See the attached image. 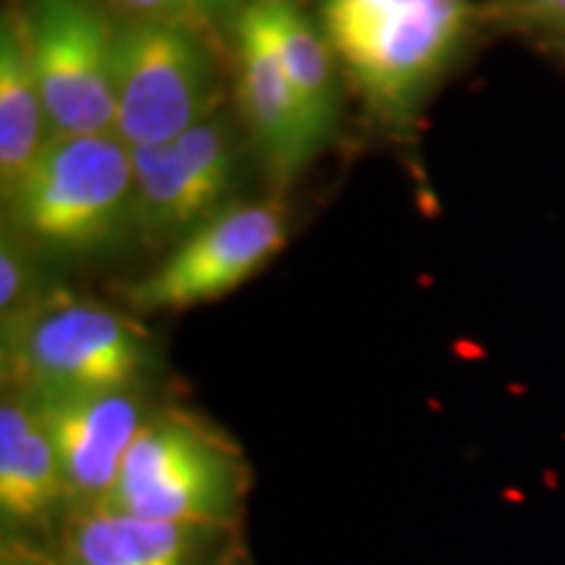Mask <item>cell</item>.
Returning a JSON list of instances; mask_svg holds the SVG:
<instances>
[{"instance_id":"9a60e30c","label":"cell","mask_w":565,"mask_h":565,"mask_svg":"<svg viewBox=\"0 0 565 565\" xmlns=\"http://www.w3.org/2000/svg\"><path fill=\"white\" fill-rule=\"evenodd\" d=\"M477 19L519 32H545L565 38V0H490Z\"/></svg>"},{"instance_id":"7a4b0ae2","label":"cell","mask_w":565,"mask_h":565,"mask_svg":"<svg viewBox=\"0 0 565 565\" xmlns=\"http://www.w3.org/2000/svg\"><path fill=\"white\" fill-rule=\"evenodd\" d=\"M150 366L145 330L97 301L47 294L3 320L6 391L21 398L141 387Z\"/></svg>"},{"instance_id":"ba28073f","label":"cell","mask_w":565,"mask_h":565,"mask_svg":"<svg viewBox=\"0 0 565 565\" xmlns=\"http://www.w3.org/2000/svg\"><path fill=\"white\" fill-rule=\"evenodd\" d=\"M40 414L58 456L68 511L100 505L154 408L141 387L24 398Z\"/></svg>"},{"instance_id":"8992f818","label":"cell","mask_w":565,"mask_h":565,"mask_svg":"<svg viewBox=\"0 0 565 565\" xmlns=\"http://www.w3.org/2000/svg\"><path fill=\"white\" fill-rule=\"evenodd\" d=\"M21 17L53 137L116 134V21L95 0H30Z\"/></svg>"},{"instance_id":"2e32d148","label":"cell","mask_w":565,"mask_h":565,"mask_svg":"<svg viewBox=\"0 0 565 565\" xmlns=\"http://www.w3.org/2000/svg\"><path fill=\"white\" fill-rule=\"evenodd\" d=\"M38 299L30 254L24 252L19 238L3 233V238H0V315L6 320V317H13Z\"/></svg>"},{"instance_id":"5bb4252c","label":"cell","mask_w":565,"mask_h":565,"mask_svg":"<svg viewBox=\"0 0 565 565\" xmlns=\"http://www.w3.org/2000/svg\"><path fill=\"white\" fill-rule=\"evenodd\" d=\"M134 168V221L141 236L150 242L186 238L210 223L215 212L183 171L173 145L131 147Z\"/></svg>"},{"instance_id":"6da1fadb","label":"cell","mask_w":565,"mask_h":565,"mask_svg":"<svg viewBox=\"0 0 565 565\" xmlns=\"http://www.w3.org/2000/svg\"><path fill=\"white\" fill-rule=\"evenodd\" d=\"M320 30L374 116L406 129L469 32L471 0H317Z\"/></svg>"},{"instance_id":"8fae6325","label":"cell","mask_w":565,"mask_h":565,"mask_svg":"<svg viewBox=\"0 0 565 565\" xmlns=\"http://www.w3.org/2000/svg\"><path fill=\"white\" fill-rule=\"evenodd\" d=\"M68 513V494L53 440L40 414L17 393L0 404V519L6 532L51 526Z\"/></svg>"},{"instance_id":"3957f363","label":"cell","mask_w":565,"mask_h":565,"mask_svg":"<svg viewBox=\"0 0 565 565\" xmlns=\"http://www.w3.org/2000/svg\"><path fill=\"white\" fill-rule=\"evenodd\" d=\"M249 469L242 450L179 408H154L100 505L173 524L231 529L242 515Z\"/></svg>"},{"instance_id":"d6986e66","label":"cell","mask_w":565,"mask_h":565,"mask_svg":"<svg viewBox=\"0 0 565 565\" xmlns=\"http://www.w3.org/2000/svg\"><path fill=\"white\" fill-rule=\"evenodd\" d=\"M3 565H61V563L55 561V555H42L30 545H24V542L13 540L11 545H6Z\"/></svg>"},{"instance_id":"52a82bcc","label":"cell","mask_w":565,"mask_h":565,"mask_svg":"<svg viewBox=\"0 0 565 565\" xmlns=\"http://www.w3.org/2000/svg\"><path fill=\"white\" fill-rule=\"evenodd\" d=\"M280 204H236L175 246L158 270L129 288L137 312H179L223 299L257 275L286 246Z\"/></svg>"},{"instance_id":"ac0fdd59","label":"cell","mask_w":565,"mask_h":565,"mask_svg":"<svg viewBox=\"0 0 565 565\" xmlns=\"http://www.w3.org/2000/svg\"><path fill=\"white\" fill-rule=\"evenodd\" d=\"M246 3H249V0H196V6H200V11L204 13V19L210 21V26L215 30L217 38H221L223 30H228V26H236Z\"/></svg>"},{"instance_id":"e0dca14e","label":"cell","mask_w":565,"mask_h":565,"mask_svg":"<svg viewBox=\"0 0 565 565\" xmlns=\"http://www.w3.org/2000/svg\"><path fill=\"white\" fill-rule=\"evenodd\" d=\"M118 3H121V9L129 11L131 19H154L186 26V30L200 32L221 45V38L212 30L210 21L204 19L196 0H118Z\"/></svg>"},{"instance_id":"4fadbf2b","label":"cell","mask_w":565,"mask_h":565,"mask_svg":"<svg viewBox=\"0 0 565 565\" xmlns=\"http://www.w3.org/2000/svg\"><path fill=\"white\" fill-rule=\"evenodd\" d=\"M257 6L263 11L275 53H278L288 79L299 92L315 129L328 141L338 116L335 55L330 51L328 40L296 0H257Z\"/></svg>"},{"instance_id":"277c9868","label":"cell","mask_w":565,"mask_h":565,"mask_svg":"<svg viewBox=\"0 0 565 565\" xmlns=\"http://www.w3.org/2000/svg\"><path fill=\"white\" fill-rule=\"evenodd\" d=\"M6 204L45 249H97L134 221L131 147L118 134L53 137Z\"/></svg>"},{"instance_id":"9c48e42d","label":"cell","mask_w":565,"mask_h":565,"mask_svg":"<svg viewBox=\"0 0 565 565\" xmlns=\"http://www.w3.org/2000/svg\"><path fill=\"white\" fill-rule=\"evenodd\" d=\"M236 40V92L244 121L263 150L278 183H291L307 162L322 150L324 139L315 129L275 53L257 0H249L233 26Z\"/></svg>"},{"instance_id":"7c38bea8","label":"cell","mask_w":565,"mask_h":565,"mask_svg":"<svg viewBox=\"0 0 565 565\" xmlns=\"http://www.w3.org/2000/svg\"><path fill=\"white\" fill-rule=\"evenodd\" d=\"M53 139L51 118L34 74L21 9H9L0 24V189L3 202L30 173Z\"/></svg>"},{"instance_id":"30bf717a","label":"cell","mask_w":565,"mask_h":565,"mask_svg":"<svg viewBox=\"0 0 565 565\" xmlns=\"http://www.w3.org/2000/svg\"><path fill=\"white\" fill-rule=\"evenodd\" d=\"M228 529L173 524L108 505L63 515L55 561L61 565H212Z\"/></svg>"},{"instance_id":"5b68a950","label":"cell","mask_w":565,"mask_h":565,"mask_svg":"<svg viewBox=\"0 0 565 565\" xmlns=\"http://www.w3.org/2000/svg\"><path fill=\"white\" fill-rule=\"evenodd\" d=\"M217 42L186 26L126 19L116 32V134L129 147L171 145L217 110Z\"/></svg>"}]
</instances>
